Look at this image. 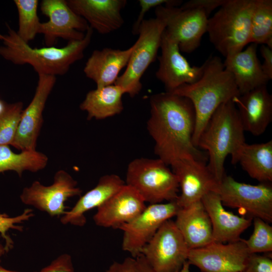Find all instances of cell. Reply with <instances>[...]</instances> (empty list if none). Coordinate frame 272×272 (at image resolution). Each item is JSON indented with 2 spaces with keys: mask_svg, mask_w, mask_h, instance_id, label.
Instances as JSON below:
<instances>
[{
  "mask_svg": "<svg viewBox=\"0 0 272 272\" xmlns=\"http://www.w3.org/2000/svg\"><path fill=\"white\" fill-rule=\"evenodd\" d=\"M150 105L147 127L158 158L168 166L188 157L208 160V156L192 142L195 117L190 100L165 91L152 95Z\"/></svg>",
  "mask_w": 272,
  "mask_h": 272,
  "instance_id": "cell-1",
  "label": "cell"
},
{
  "mask_svg": "<svg viewBox=\"0 0 272 272\" xmlns=\"http://www.w3.org/2000/svg\"><path fill=\"white\" fill-rule=\"evenodd\" d=\"M203 64L199 80L171 92L187 98L193 106L195 120L192 142L196 147L201 133L217 109L240 95L232 75L225 69L219 56L211 55Z\"/></svg>",
  "mask_w": 272,
  "mask_h": 272,
  "instance_id": "cell-2",
  "label": "cell"
},
{
  "mask_svg": "<svg viewBox=\"0 0 272 272\" xmlns=\"http://www.w3.org/2000/svg\"><path fill=\"white\" fill-rule=\"evenodd\" d=\"M8 34H0L3 45L0 46V56L17 65L28 64L39 75L56 77L66 74L71 65L81 60L91 43L93 30L89 27L84 38L70 41L64 47L46 46L32 48L23 41L16 31L8 24Z\"/></svg>",
  "mask_w": 272,
  "mask_h": 272,
  "instance_id": "cell-3",
  "label": "cell"
},
{
  "mask_svg": "<svg viewBox=\"0 0 272 272\" xmlns=\"http://www.w3.org/2000/svg\"><path fill=\"white\" fill-rule=\"evenodd\" d=\"M238 109L232 101L221 104L201 133L197 147L207 152V166L219 183L225 175L224 163L228 155L236 164L238 152L246 143Z\"/></svg>",
  "mask_w": 272,
  "mask_h": 272,
  "instance_id": "cell-4",
  "label": "cell"
},
{
  "mask_svg": "<svg viewBox=\"0 0 272 272\" xmlns=\"http://www.w3.org/2000/svg\"><path fill=\"white\" fill-rule=\"evenodd\" d=\"M256 0H226L209 18L207 33L225 57L243 50L250 39L251 19Z\"/></svg>",
  "mask_w": 272,
  "mask_h": 272,
  "instance_id": "cell-5",
  "label": "cell"
},
{
  "mask_svg": "<svg viewBox=\"0 0 272 272\" xmlns=\"http://www.w3.org/2000/svg\"><path fill=\"white\" fill-rule=\"evenodd\" d=\"M125 184L150 204L176 200L179 195L177 178L159 158H139L128 165Z\"/></svg>",
  "mask_w": 272,
  "mask_h": 272,
  "instance_id": "cell-6",
  "label": "cell"
},
{
  "mask_svg": "<svg viewBox=\"0 0 272 272\" xmlns=\"http://www.w3.org/2000/svg\"><path fill=\"white\" fill-rule=\"evenodd\" d=\"M166 28L160 17L145 19L138 32L139 37L124 73L115 85L121 87L130 97H134L141 91V79L150 64L157 58L163 34Z\"/></svg>",
  "mask_w": 272,
  "mask_h": 272,
  "instance_id": "cell-7",
  "label": "cell"
},
{
  "mask_svg": "<svg viewBox=\"0 0 272 272\" xmlns=\"http://www.w3.org/2000/svg\"><path fill=\"white\" fill-rule=\"evenodd\" d=\"M217 193L223 206L238 208L250 218L272 222V185L271 183L251 185L236 181L225 175L218 183Z\"/></svg>",
  "mask_w": 272,
  "mask_h": 272,
  "instance_id": "cell-8",
  "label": "cell"
},
{
  "mask_svg": "<svg viewBox=\"0 0 272 272\" xmlns=\"http://www.w3.org/2000/svg\"><path fill=\"white\" fill-rule=\"evenodd\" d=\"M189 248L174 221L159 228L142 254L155 272H176L187 261Z\"/></svg>",
  "mask_w": 272,
  "mask_h": 272,
  "instance_id": "cell-9",
  "label": "cell"
},
{
  "mask_svg": "<svg viewBox=\"0 0 272 272\" xmlns=\"http://www.w3.org/2000/svg\"><path fill=\"white\" fill-rule=\"evenodd\" d=\"M155 13L165 22L164 34L178 43L180 51L190 53L200 46L209 19L204 11L163 5Z\"/></svg>",
  "mask_w": 272,
  "mask_h": 272,
  "instance_id": "cell-10",
  "label": "cell"
},
{
  "mask_svg": "<svg viewBox=\"0 0 272 272\" xmlns=\"http://www.w3.org/2000/svg\"><path fill=\"white\" fill-rule=\"evenodd\" d=\"M82 192L77 181L67 172L59 170L55 173L52 184L45 186L35 181L23 189L20 198L26 205L52 217H60L66 211L65 202L71 197L81 196Z\"/></svg>",
  "mask_w": 272,
  "mask_h": 272,
  "instance_id": "cell-11",
  "label": "cell"
},
{
  "mask_svg": "<svg viewBox=\"0 0 272 272\" xmlns=\"http://www.w3.org/2000/svg\"><path fill=\"white\" fill-rule=\"evenodd\" d=\"M180 208L176 200L146 207L132 220L118 228L123 232L122 250L134 258L141 255L161 225L175 216Z\"/></svg>",
  "mask_w": 272,
  "mask_h": 272,
  "instance_id": "cell-12",
  "label": "cell"
},
{
  "mask_svg": "<svg viewBox=\"0 0 272 272\" xmlns=\"http://www.w3.org/2000/svg\"><path fill=\"white\" fill-rule=\"evenodd\" d=\"M40 8L47 22H41L38 34L44 36L46 46H53L58 38L68 42L83 39L89 28L87 21L76 14L65 0H43Z\"/></svg>",
  "mask_w": 272,
  "mask_h": 272,
  "instance_id": "cell-13",
  "label": "cell"
},
{
  "mask_svg": "<svg viewBox=\"0 0 272 272\" xmlns=\"http://www.w3.org/2000/svg\"><path fill=\"white\" fill-rule=\"evenodd\" d=\"M243 239L189 249L187 261L202 272H243L249 255Z\"/></svg>",
  "mask_w": 272,
  "mask_h": 272,
  "instance_id": "cell-14",
  "label": "cell"
},
{
  "mask_svg": "<svg viewBox=\"0 0 272 272\" xmlns=\"http://www.w3.org/2000/svg\"><path fill=\"white\" fill-rule=\"evenodd\" d=\"M170 166L181 190L176 200L180 208L200 201L208 192L215 191L218 182L206 162L188 157L178 160Z\"/></svg>",
  "mask_w": 272,
  "mask_h": 272,
  "instance_id": "cell-15",
  "label": "cell"
},
{
  "mask_svg": "<svg viewBox=\"0 0 272 272\" xmlns=\"http://www.w3.org/2000/svg\"><path fill=\"white\" fill-rule=\"evenodd\" d=\"M56 77L39 75L34 95L23 110L18 130L11 145L21 151L36 150L37 141L43 124V112L49 95L56 83Z\"/></svg>",
  "mask_w": 272,
  "mask_h": 272,
  "instance_id": "cell-16",
  "label": "cell"
},
{
  "mask_svg": "<svg viewBox=\"0 0 272 272\" xmlns=\"http://www.w3.org/2000/svg\"><path fill=\"white\" fill-rule=\"evenodd\" d=\"M161 54L157 57L159 67L156 77L171 92L184 84L195 83L201 77L204 64L191 66L181 54L178 43L163 33L160 46Z\"/></svg>",
  "mask_w": 272,
  "mask_h": 272,
  "instance_id": "cell-17",
  "label": "cell"
},
{
  "mask_svg": "<svg viewBox=\"0 0 272 272\" xmlns=\"http://www.w3.org/2000/svg\"><path fill=\"white\" fill-rule=\"evenodd\" d=\"M145 203L137 191L125 184L97 208L94 222L99 227L117 229L140 214L147 207Z\"/></svg>",
  "mask_w": 272,
  "mask_h": 272,
  "instance_id": "cell-18",
  "label": "cell"
},
{
  "mask_svg": "<svg viewBox=\"0 0 272 272\" xmlns=\"http://www.w3.org/2000/svg\"><path fill=\"white\" fill-rule=\"evenodd\" d=\"M70 8L98 33L105 35L120 29L124 21L121 11L126 0H67Z\"/></svg>",
  "mask_w": 272,
  "mask_h": 272,
  "instance_id": "cell-19",
  "label": "cell"
},
{
  "mask_svg": "<svg viewBox=\"0 0 272 272\" xmlns=\"http://www.w3.org/2000/svg\"><path fill=\"white\" fill-rule=\"evenodd\" d=\"M233 101L245 131L254 136L265 132L272 120V96L266 85L241 94Z\"/></svg>",
  "mask_w": 272,
  "mask_h": 272,
  "instance_id": "cell-20",
  "label": "cell"
},
{
  "mask_svg": "<svg viewBox=\"0 0 272 272\" xmlns=\"http://www.w3.org/2000/svg\"><path fill=\"white\" fill-rule=\"evenodd\" d=\"M212 226L214 242L223 243L237 241L251 225V218L237 216L226 211L217 193L210 191L201 199Z\"/></svg>",
  "mask_w": 272,
  "mask_h": 272,
  "instance_id": "cell-21",
  "label": "cell"
},
{
  "mask_svg": "<svg viewBox=\"0 0 272 272\" xmlns=\"http://www.w3.org/2000/svg\"><path fill=\"white\" fill-rule=\"evenodd\" d=\"M257 45L251 43L242 50L225 57V69L232 75L240 94L266 85L269 81L257 55Z\"/></svg>",
  "mask_w": 272,
  "mask_h": 272,
  "instance_id": "cell-22",
  "label": "cell"
},
{
  "mask_svg": "<svg viewBox=\"0 0 272 272\" xmlns=\"http://www.w3.org/2000/svg\"><path fill=\"white\" fill-rule=\"evenodd\" d=\"M134 48V44L124 50L109 47L94 50L84 67L85 76L95 82L97 88L114 84Z\"/></svg>",
  "mask_w": 272,
  "mask_h": 272,
  "instance_id": "cell-23",
  "label": "cell"
},
{
  "mask_svg": "<svg viewBox=\"0 0 272 272\" xmlns=\"http://www.w3.org/2000/svg\"><path fill=\"white\" fill-rule=\"evenodd\" d=\"M125 184V182L116 174L102 176L96 186L81 196L74 207L60 217V223L84 226L87 222L85 214L102 205Z\"/></svg>",
  "mask_w": 272,
  "mask_h": 272,
  "instance_id": "cell-24",
  "label": "cell"
},
{
  "mask_svg": "<svg viewBox=\"0 0 272 272\" xmlns=\"http://www.w3.org/2000/svg\"><path fill=\"white\" fill-rule=\"evenodd\" d=\"M175 217V224L189 249L214 242L211 220L201 200L180 208Z\"/></svg>",
  "mask_w": 272,
  "mask_h": 272,
  "instance_id": "cell-25",
  "label": "cell"
},
{
  "mask_svg": "<svg viewBox=\"0 0 272 272\" xmlns=\"http://www.w3.org/2000/svg\"><path fill=\"white\" fill-rule=\"evenodd\" d=\"M123 89L115 84L89 91L80 108L87 113V119H104L120 114L123 109Z\"/></svg>",
  "mask_w": 272,
  "mask_h": 272,
  "instance_id": "cell-26",
  "label": "cell"
},
{
  "mask_svg": "<svg viewBox=\"0 0 272 272\" xmlns=\"http://www.w3.org/2000/svg\"><path fill=\"white\" fill-rule=\"evenodd\" d=\"M251 178L260 183L272 181V140L265 143L248 144L240 148L236 164Z\"/></svg>",
  "mask_w": 272,
  "mask_h": 272,
  "instance_id": "cell-27",
  "label": "cell"
},
{
  "mask_svg": "<svg viewBox=\"0 0 272 272\" xmlns=\"http://www.w3.org/2000/svg\"><path fill=\"white\" fill-rule=\"evenodd\" d=\"M48 159L36 150L13 152L8 146H0V173L14 171L21 177L25 171L36 172L45 168Z\"/></svg>",
  "mask_w": 272,
  "mask_h": 272,
  "instance_id": "cell-28",
  "label": "cell"
},
{
  "mask_svg": "<svg viewBox=\"0 0 272 272\" xmlns=\"http://www.w3.org/2000/svg\"><path fill=\"white\" fill-rule=\"evenodd\" d=\"M272 48V1L256 0L250 25V43Z\"/></svg>",
  "mask_w": 272,
  "mask_h": 272,
  "instance_id": "cell-29",
  "label": "cell"
},
{
  "mask_svg": "<svg viewBox=\"0 0 272 272\" xmlns=\"http://www.w3.org/2000/svg\"><path fill=\"white\" fill-rule=\"evenodd\" d=\"M18 14V36L24 42L35 39L40 22L37 14L38 0H15Z\"/></svg>",
  "mask_w": 272,
  "mask_h": 272,
  "instance_id": "cell-30",
  "label": "cell"
},
{
  "mask_svg": "<svg viewBox=\"0 0 272 272\" xmlns=\"http://www.w3.org/2000/svg\"><path fill=\"white\" fill-rule=\"evenodd\" d=\"M23 110L22 102L6 105L4 110L0 114V146L12 144Z\"/></svg>",
  "mask_w": 272,
  "mask_h": 272,
  "instance_id": "cell-31",
  "label": "cell"
},
{
  "mask_svg": "<svg viewBox=\"0 0 272 272\" xmlns=\"http://www.w3.org/2000/svg\"><path fill=\"white\" fill-rule=\"evenodd\" d=\"M243 241L249 253L271 252L272 226L260 218H254L252 234Z\"/></svg>",
  "mask_w": 272,
  "mask_h": 272,
  "instance_id": "cell-32",
  "label": "cell"
},
{
  "mask_svg": "<svg viewBox=\"0 0 272 272\" xmlns=\"http://www.w3.org/2000/svg\"><path fill=\"white\" fill-rule=\"evenodd\" d=\"M34 216L33 211L31 209H25L20 215L15 217H10L7 214H0V234L5 241V246L8 252L14 246V242L8 234L11 230L22 232L23 226L21 224L27 221Z\"/></svg>",
  "mask_w": 272,
  "mask_h": 272,
  "instance_id": "cell-33",
  "label": "cell"
},
{
  "mask_svg": "<svg viewBox=\"0 0 272 272\" xmlns=\"http://www.w3.org/2000/svg\"><path fill=\"white\" fill-rule=\"evenodd\" d=\"M138 3L141 9L137 19L132 26V33L133 35H138L139 27L145 20L146 14L151 9L163 5L179 7L183 3L182 1L180 0H139Z\"/></svg>",
  "mask_w": 272,
  "mask_h": 272,
  "instance_id": "cell-34",
  "label": "cell"
},
{
  "mask_svg": "<svg viewBox=\"0 0 272 272\" xmlns=\"http://www.w3.org/2000/svg\"><path fill=\"white\" fill-rule=\"evenodd\" d=\"M243 272H272L271 257L250 253Z\"/></svg>",
  "mask_w": 272,
  "mask_h": 272,
  "instance_id": "cell-35",
  "label": "cell"
},
{
  "mask_svg": "<svg viewBox=\"0 0 272 272\" xmlns=\"http://www.w3.org/2000/svg\"><path fill=\"white\" fill-rule=\"evenodd\" d=\"M39 272H75L71 255L68 253L60 254Z\"/></svg>",
  "mask_w": 272,
  "mask_h": 272,
  "instance_id": "cell-36",
  "label": "cell"
},
{
  "mask_svg": "<svg viewBox=\"0 0 272 272\" xmlns=\"http://www.w3.org/2000/svg\"><path fill=\"white\" fill-rule=\"evenodd\" d=\"M226 0H190L182 3L181 9H197L204 11L209 17L212 11L223 5Z\"/></svg>",
  "mask_w": 272,
  "mask_h": 272,
  "instance_id": "cell-37",
  "label": "cell"
},
{
  "mask_svg": "<svg viewBox=\"0 0 272 272\" xmlns=\"http://www.w3.org/2000/svg\"><path fill=\"white\" fill-rule=\"evenodd\" d=\"M260 52L263 58L261 67L263 73L269 80L272 79V48L265 45H261Z\"/></svg>",
  "mask_w": 272,
  "mask_h": 272,
  "instance_id": "cell-38",
  "label": "cell"
},
{
  "mask_svg": "<svg viewBox=\"0 0 272 272\" xmlns=\"http://www.w3.org/2000/svg\"><path fill=\"white\" fill-rule=\"evenodd\" d=\"M135 258L128 257L121 262H113L106 272H133Z\"/></svg>",
  "mask_w": 272,
  "mask_h": 272,
  "instance_id": "cell-39",
  "label": "cell"
},
{
  "mask_svg": "<svg viewBox=\"0 0 272 272\" xmlns=\"http://www.w3.org/2000/svg\"><path fill=\"white\" fill-rule=\"evenodd\" d=\"M133 272H155L148 263L144 256L141 254L135 258Z\"/></svg>",
  "mask_w": 272,
  "mask_h": 272,
  "instance_id": "cell-40",
  "label": "cell"
},
{
  "mask_svg": "<svg viewBox=\"0 0 272 272\" xmlns=\"http://www.w3.org/2000/svg\"><path fill=\"white\" fill-rule=\"evenodd\" d=\"M190 264L187 261H186L183 265L182 268L176 272H190Z\"/></svg>",
  "mask_w": 272,
  "mask_h": 272,
  "instance_id": "cell-41",
  "label": "cell"
},
{
  "mask_svg": "<svg viewBox=\"0 0 272 272\" xmlns=\"http://www.w3.org/2000/svg\"><path fill=\"white\" fill-rule=\"evenodd\" d=\"M7 252V251L6 250L5 245H4L2 243V242H1V240H0V262L1 261L2 257Z\"/></svg>",
  "mask_w": 272,
  "mask_h": 272,
  "instance_id": "cell-42",
  "label": "cell"
},
{
  "mask_svg": "<svg viewBox=\"0 0 272 272\" xmlns=\"http://www.w3.org/2000/svg\"><path fill=\"white\" fill-rule=\"evenodd\" d=\"M0 272H20V271L8 270L7 269L4 268L3 267L0 265ZM33 272H37V271H33Z\"/></svg>",
  "mask_w": 272,
  "mask_h": 272,
  "instance_id": "cell-43",
  "label": "cell"
},
{
  "mask_svg": "<svg viewBox=\"0 0 272 272\" xmlns=\"http://www.w3.org/2000/svg\"><path fill=\"white\" fill-rule=\"evenodd\" d=\"M6 105L4 103V102L0 100V114L3 112L4 110Z\"/></svg>",
  "mask_w": 272,
  "mask_h": 272,
  "instance_id": "cell-44",
  "label": "cell"
}]
</instances>
